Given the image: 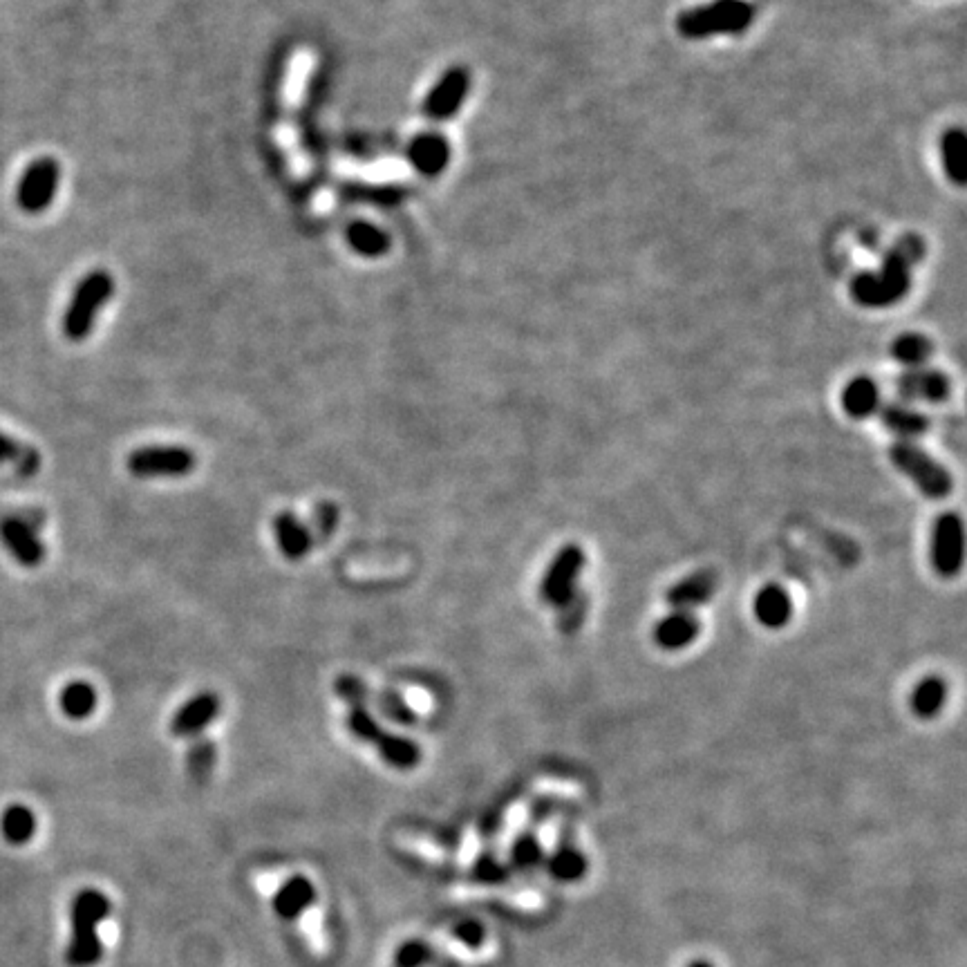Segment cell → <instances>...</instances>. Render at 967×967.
Returning a JSON list of instances; mask_svg holds the SVG:
<instances>
[{"label":"cell","mask_w":967,"mask_h":967,"mask_svg":"<svg viewBox=\"0 0 967 967\" xmlns=\"http://www.w3.org/2000/svg\"><path fill=\"white\" fill-rule=\"evenodd\" d=\"M112 912L110 898L99 889H81L70 905L72 936L65 950L70 967H95L103 956L99 925L106 923Z\"/></svg>","instance_id":"obj_1"},{"label":"cell","mask_w":967,"mask_h":967,"mask_svg":"<svg viewBox=\"0 0 967 967\" xmlns=\"http://www.w3.org/2000/svg\"><path fill=\"white\" fill-rule=\"evenodd\" d=\"M755 21V7L746 0H712L692 7L677 18V30L685 39H710L717 34H741Z\"/></svg>","instance_id":"obj_2"},{"label":"cell","mask_w":967,"mask_h":967,"mask_svg":"<svg viewBox=\"0 0 967 967\" xmlns=\"http://www.w3.org/2000/svg\"><path fill=\"white\" fill-rule=\"evenodd\" d=\"M912 285V265L891 249L882 267L876 271H865L851 280V298L862 307H889L903 300Z\"/></svg>","instance_id":"obj_3"},{"label":"cell","mask_w":967,"mask_h":967,"mask_svg":"<svg viewBox=\"0 0 967 967\" xmlns=\"http://www.w3.org/2000/svg\"><path fill=\"white\" fill-rule=\"evenodd\" d=\"M115 294V280L108 271H92L74 289L72 300L63 316V332L70 341L79 343L95 330L97 316L103 305Z\"/></svg>","instance_id":"obj_4"},{"label":"cell","mask_w":967,"mask_h":967,"mask_svg":"<svg viewBox=\"0 0 967 967\" xmlns=\"http://www.w3.org/2000/svg\"><path fill=\"white\" fill-rule=\"evenodd\" d=\"M889 459L929 500H943V497L952 493V475L945 471L941 462H936L932 455L918 448L914 441H894L889 446Z\"/></svg>","instance_id":"obj_5"},{"label":"cell","mask_w":967,"mask_h":967,"mask_svg":"<svg viewBox=\"0 0 967 967\" xmlns=\"http://www.w3.org/2000/svg\"><path fill=\"white\" fill-rule=\"evenodd\" d=\"M126 466L139 480H171L195 471V455L184 446H142L128 455Z\"/></svg>","instance_id":"obj_6"},{"label":"cell","mask_w":967,"mask_h":967,"mask_svg":"<svg viewBox=\"0 0 967 967\" xmlns=\"http://www.w3.org/2000/svg\"><path fill=\"white\" fill-rule=\"evenodd\" d=\"M585 569V551L578 544H565L549 562L540 582V598L544 605L560 607L578 589V580Z\"/></svg>","instance_id":"obj_7"},{"label":"cell","mask_w":967,"mask_h":967,"mask_svg":"<svg viewBox=\"0 0 967 967\" xmlns=\"http://www.w3.org/2000/svg\"><path fill=\"white\" fill-rule=\"evenodd\" d=\"M61 184V166L52 157H41L25 168L16 186V204L25 213H43L50 209Z\"/></svg>","instance_id":"obj_8"},{"label":"cell","mask_w":967,"mask_h":967,"mask_svg":"<svg viewBox=\"0 0 967 967\" xmlns=\"http://www.w3.org/2000/svg\"><path fill=\"white\" fill-rule=\"evenodd\" d=\"M963 522L956 513H943L936 520L932 531V565L938 574L950 578L956 576L963 567Z\"/></svg>","instance_id":"obj_9"},{"label":"cell","mask_w":967,"mask_h":967,"mask_svg":"<svg viewBox=\"0 0 967 967\" xmlns=\"http://www.w3.org/2000/svg\"><path fill=\"white\" fill-rule=\"evenodd\" d=\"M468 90H471V72L459 68V65L446 70L444 77L428 92L424 101V115L433 121L453 119L466 101Z\"/></svg>","instance_id":"obj_10"},{"label":"cell","mask_w":967,"mask_h":967,"mask_svg":"<svg viewBox=\"0 0 967 967\" xmlns=\"http://www.w3.org/2000/svg\"><path fill=\"white\" fill-rule=\"evenodd\" d=\"M0 542H3L9 556L25 569L43 565L45 556H48V549H45L39 533L30 522L18 518V515H7L0 522Z\"/></svg>","instance_id":"obj_11"},{"label":"cell","mask_w":967,"mask_h":967,"mask_svg":"<svg viewBox=\"0 0 967 967\" xmlns=\"http://www.w3.org/2000/svg\"><path fill=\"white\" fill-rule=\"evenodd\" d=\"M222 701L215 692L202 690L182 703L171 719V735L177 739H197L220 717Z\"/></svg>","instance_id":"obj_12"},{"label":"cell","mask_w":967,"mask_h":967,"mask_svg":"<svg viewBox=\"0 0 967 967\" xmlns=\"http://www.w3.org/2000/svg\"><path fill=\"white\" fill-rule=\"evenodd\" d=\"M896 390L905 401L941 403L950 397L952 386L941 370L909 368L898 377Z\"/></svg>","instance_id":"obj_13"},{"label":"cell","mask_w":967,"mask_h":967,"mask_svg":"<svg viewBox=\"0 0 967 967\" xmlns=\"http://www.w3.org/2000/svg\"><path fill=\"white\" fill-rule=\"evenodd\" d=\"M719 587V576L717 571L712 569H701L694 571L688 578H681L679 582L668 589L665 594V603L677 612H692L701 605H706L708 600L715 596V591Z\"/></svg>","instance_id":"obj_14"},{"label":"cell","mask_w":967,"mask_h":967,"mask_svg":"<svg viewBox=\"0 0 967 967\" xmlns=\"http://www.w3.org/2000/svg\"><path fill=\"white\" fill-rule=\"evenodd\" d=\"M701 634V621L692 612H677L672 609L668 616L654 625V643L665 652H679L690 647Z\"/></svg>","instance_id":"obj_15"},{"label":"cell","mask_w":967,"mask_h":967,"mask_svg":"<svg viewBox=\"0 0 967 967\" xmlns=\"http://www.w3.org/2000/svg\"><path fill=\"white\" fill-rule=\"evenodd\" d=\"M274 535H276V544L280 553H283L289 562L305 560L314 547L312 531H309L307 524L291 511H283L276 515Z\"/></svg>","instance_id":"obj_16"},{"label":"cell","mask_w":967,"mask_h":967,"mask_svg":"<svg viewBox=\"0 0 967 967\" xmlns=\"http://www.w3.org/2000/svg\"><path fill=\"white\" fill-rule=\"evenodd\" d=\"M753 612L764 627L782 629L793 618V598L782 585L771 582V585H764L757 591Z\"/></svg>","instance_id":"obj_17"},{"label":"cell","mask_w":967,"mask_h":967,"mask_svg":"<svg viewBox=\"0 0 967 967\" xmlns=\"http://www.w3.org/2000/svg\"><path fill=\"white\" fill-rule=\"evenodd\" d=\"M544 865H547L549 876L556 882H562V885H574V882H580L587 876V869H589L585 853L576 847L574 840H567V838H562L556 844V849L544 858Z\"/></svg>","instance_id":"obj_18"},{"label":"cell","mask_w":967,"mask_h":967,"mask_svg":"<svg viewBox=\"0 0 967 967\" xmlns=\"http://www.w3.org/2000/svg\"><path fill=\"white\" fill-rule=\"evenodd\" d=\"M316 903V887L307 876H291L274 896V912L283 920H298Z\"/></svg>","instance_id":"obj_19"},{"label":"cell","mask_w":967,"mask_h":967,"mask_svg":"<svg viewBox=\"0 0 967 967\" xmlns=\"http://www.w3.org/2000/svg\"><path fill=\"white\" fill-rule=\"evenodd\" d=\"M410 164L424 175H439L450 162V144L439 133L419 135L408 150Z\"/></svg>","instance_id":"obj_20"},{"label":"cell","mask_w":967,"mask_h":967,"mask_svg":"<svg viewBox=\"0 0 967 967\" xmlns=\"http://www.w3.org/2000/svg\"><path fill=\"white\" fill-rule=\"evenodd\" d=\"M880 419L885 428L900 437L903 441H914L916 437H923L929 428V419L907 403L891 401L880 406Z\"/></svg>","instance_id":"obj_21"},{"label":"cell","mask_w":967,"mask_h":967,"mask_svg":"<svg viewBox=\"0 0 967 967\" xmlns=\"http://www.w3.org/2000/svg\"><path fill=\"white\" fill-rule=\"evenodd\" d=\"M842 408L851 419H867L882 406L878 383L869 377L851 379L842 390Z\"/></svg>","instance_id":"obj_22"},{"label":"cell","mask_w":967,"mask_h":967,"mask_svg":"<svg viewBox=\"0 0 967 967\" xmlns=\"http://www.w3.org/2000/svg\"><path fill=\"white\" fill-rule=\"evenodd\" d=\"M374 748H377L383 762L390 768H397V771H412V768L421 764V757H424L421 746L415 739L394 735V732H383Z\"/></svg>","instance_id":"obj_23"},{"label":"cell","mask_w":967,"mask_h":967,"mask_svg":"<svg viewBox=\"0 0 967 967\" xmlns=\"http://www.w3.org/2000/svg\"><path fill=\"white\" fill-rule=\"evenodd\" d=\"M59 706L68 719L86 721L95 715V710L99 706V694L95 690V685H90L86 681H72L61 690Z\"/></svg>","instance_id":"obj_24"},{"label":"cell","mask_w":967,"mask_h":967,"mask_svg":"<svg viewBox=\"0 0 967 967\" xmlns=\"http://www.w3.org/2000/svg\"><path fill=\"white\" fill-rule=\"evenodd\" d=\"M941 159L947 180L967 184V137L961 128L947 130L941 139Z\"/></svg>","instance_id":"obj_25"},{"label":"cell","mask_w":967,"mask_h":967,"mask_svg":"<svg viewBox=\"0 0 967 967\" xmlns=\"http://www.w3.org/2000/svg\"><path fill=\"white\" fill-rule=\"evenodd\" d=\"M947 701V683L941 677H925L909 694V708L920 719H932Z\"/></svg>","instance_id":"obj_26"},{"label":"cell","mask_w":967,"mask_h":967,"mask_svg":"<svg viewBox=\"0 0 967 967\" xmlns=\"http://www.w3.org/2000/svg\"><path fill=\"white\" fill-rule=\"evenodd\" d=\"M36 826H39L36 824V815L23 804L7 806L3 815H0V831H3V838L9 844H16V847H21V844H27L34 838Z\"/></svg>","instance_id":"obj_27"},{"label":"cell","mask_w":967,"mask_h":967,"mask_svg":"<svg viewBox=\"0 0 967 967\" xmlns=\"http://www.w3.org/2000/svg\"><path fill=\"white\" fill-rule=\"evenodd\" d=\"M544 858H547V853H544L540 838L531 829L515 835L509 851V865L515 871H535L540 865H544Z\"/></svg>","instance_id":"obj_28"},{"label":"cell","mask_w":967,"mask_h":967,"mask_svg":"<svg viewBox=\"0 0 967 967\" xmlns=\"http://www.w3.org/2000/svg\"><path fill=\"white\" fill-rule=\"evenodd\" d=\"M932 352H934L932 341H929L927 336L914 334V332L900 334L898 339L891 343V356H894V361H898L900 365H905L907 370L920 368V365L932 356Z\"/></svg>","instance_id":"obj_29"},{"label":"cell","mask_w":967,"mask_h":967,"mask_svg":"<svg viewBox=\"0 0 967 967\" xmlns=\"http://www.w3.org/2000/svg\"><path fill=\"white\" fill-rule=\"evenodd\" d=\"M12 464L21 475H34L41 466V455L0 430V466Z\"/></svg>","instance_id":"obj_30"},{"label":"cell","mask_w":967,"mask_h":967,"mask_svg":"<svg viewBox=\"0 0 967 967\" xmlns=\"http://www.w3.org/2000/svg\"><path fill=\"white\" fill-rule=\"evenodd\" d=\"M215 764H218V746L211 739L197 737L191 744L189 753H186V771H189L193 782H206L213 775Z\"/></svg>","instance_id":"obj_31"},{"label":"cell","mask_w":967,"mask_h":967,"mask_svg":"<svg viewBox=\"0 0 967 967\" xmlns=\"http://www.w3.org/2000/svg\"><path fill=\"white\" fill-rule=\"evenodd\" d=\"M347 240L363 256H383L390 249V238L368 222H354L347 231Z\"/></svg>","instance_id":"obj_32"},{"label":"cell","mask_w":967,"mask_h":967,"mask_svg":"<svg viewBox=\"0 0 967 967\" xmlns=\"http://www.w3.org/2000/svg\"><path fill=\"white\" fill-rule=\"evenodd\" d=\"M345 726H347V730H350V735L356 741H361V744H370V746L377 744V739L383 735V732H386L381 726L379 717H374L368 706H356V708L347 710Z\"/></svg>","instance_id":"obj_33"},{"label":"cell","mask_w":967,"mask_h":967,"mask_svg":"<svg viewBox=\"0 0 967 967\" xmlns=\"http://www.w3.org/2000/svg\"><path fill=\"white\" fill-rule=\"evenodd\" d=\"M589 598L582 589H576L565 603L558 607V629L565 636H574L587 621Z\"/></svg>","instance_id":"obj_34"},{"label":"cell","mask_w":967,"mask_h":967,"mask_svg":"<svg viewBox=\"0 0 967 967\" xmlns=\"http://www.w3.org/2000/svg\"><path fill=\"white\" fill-rule=\"evenodd\" d=\"M372 701L377 703V708L383 717L397 726H415L419 717L417 712L408 706V701L401 697L399 692L394 690H381L372 697Z\"/></svg>","instance_id":"obj_35"},{"label":"cell","mask_w":967,"mask_h":967,"mask_svg":"<svg viewBox=\"0 0 967 967\" xmlns=\"http://www.w3.org/2000/svg\"><path fill=\"white\" fill-rule=\"evenodd\" d=\"M435 959L437 952L433 945L421 941V938H410L394 952V967H428Z\"/></svg>","instance_id":"obj_36"},{"label":"cell","mask_w":967,"mask_h":967,"mask_svg":"<svg viewBox=\"0 0 967 967\" xmlns=\"http://www.w3.org/2000/svg\"><path fill=\"white\" fill-rule=\"evenodd\" d=\"M334 692L336 697H339L343 703H347L350 708L368 706L372 697L368 683L356 677V674H341V677L334 681Z\"/></svg>","instance_id":"obj_37"},{"label":"cell","mask_w":967,"mask_h":967,"mask_svg":"<svg viewBox=\"0 0 967 967\" xmlns=\"http://www.w3.org/2000/svg\"><path fill=\"white\" fill-rule=\"evenodd\" d=\"M309 531H312V538L316 540H327L330 535L339 527V509L332 502H321L316 504L312 524H307Z\"/></svg>","instance_id":"obj_38"},{"label":"cell","mask_w":967,"mask_h":967,"mask_svg":"<svg viewBox=\"0 0 967 967\" xmlns=\"http://www.w3.org/2000/svg\"><path fill=\"white\" fill-rule=\"evenodd\" d=\"M473 871H475L477 880L488 882V885H495V882H502V880H506V876H509V867H506V862L497 858L493 851H486L484 856L477 858Z\"/></svg>","instance_id":"obj_39"},{"label":"cell","mask_w":967,"mask_h":967,"mask_svg":"<svg viewBox=\"0 0 967 967\" xmlns=\"http://www.w3.org/2000/svg\"><path fill=\"white\" fill-rule=\"evenodd\" d=\"M453 936L459 943L466 945L468 950H480L486 941V929L480 920L466 918V920H459V923L453 927Z\"/></svg>","instance_id":"obj_40"},{"label":"cell","mask_w":967,"mask_h":967,"mask_svg":"<svg viewBox=\"0 0 967 967\" xmlns=\"http://www.w3.org/2000/svg\"><path fill=\"white\" fill-rule=\"evenodd\" d=\"M894 249L909 262V265H916V262L925 256V244L918 236L900 238Z\"/></svg>","instance_id":"obj_41"},{"label":"cell","mask_w":967,"mask_h":967,"mask_svg":"<svg viewBox=\"0 0 967 967\" xmlns=\"http://www.w3.org/2000/svg\"><path fill=\"white\" fill-rule=\"evenodd\" d=\"M688 967H715V965H712V963H710V961H706V959H697V961L688 963Z\"/></svg>","instance_id":"obj_42"}]
</instances>
